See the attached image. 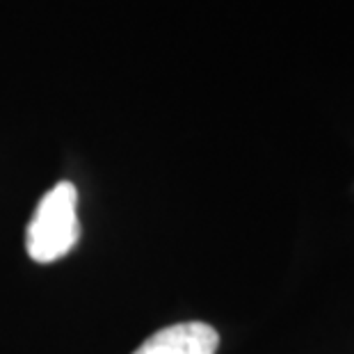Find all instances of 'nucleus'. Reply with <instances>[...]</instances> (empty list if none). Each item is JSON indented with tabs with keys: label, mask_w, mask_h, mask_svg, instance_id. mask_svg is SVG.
I'll return each instance as SVG.
<instances>
[{
	"label": "nucleus",
	"mask_w": 354,
	"mask_h": 354,
	"mask_svg": "<svg viewBox=\"0 0 354 354\" xmlns=\"http://www.w3.org/2000/svg\"><path fill=\"white\" fill-rule=\"evenodd\" d=\"M76 203L78 192L73 183L66 180L44 194L26 231V250L30 259L37 263H53L73 250L80 236Z\"/></svg>",
	"instance_id": "nucleus-1"
},
{
	"label": "nucleus",
	"mask_w": 354,
	"mask_h": 354,
	"mask_svg": "<svg viewBox=\"0 0 354 354\" xmlns=\"http://www.w3.org/2000/svg\"><path fill=\"white\" fill-rule=\"evenodd\" d=\"M220 334L206 322H178L149 336L133 354H215Z\"/></svg>",
	"instance_id": "nucleus-2"
}]
</instances>
